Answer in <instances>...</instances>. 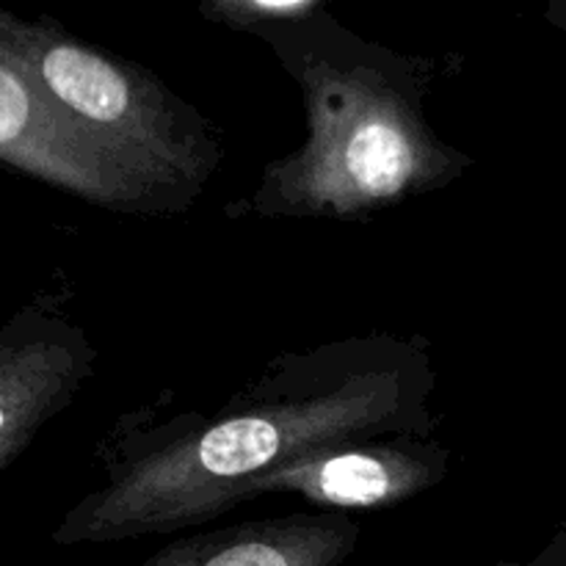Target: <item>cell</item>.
<instances>
[{"label":"cell","instance_id":"6da1fadb","mask_svg":"<svg viewBox=\"0 0 566 566\" xmlns=\"http://www.w3.org/2000/svg\"><path fill=\"white\" fill-rule=\"evenodd\" d=\"M429 343L363 335L280 354L210 418L182 420L66 512L55 545H99L210 523L310 453L376 437H434Z\"/></svg>","mask_w":566,"mask_h":566},{"label":"cell","instance_id":"7a4b0ae2","mask_svg":"<svg viewBox=\"0 0 566 566\" xmlns=\"http://www.w3.org/2000/svg\"><path fill=\"white\" fill-rule=\"evenodd\" d=\"M260 33L302 88L307 138L265 166L232 216L363 221L451 186L473 166L426 119L429 75L420 61L326 22L276 20Z\"/></svg>","mask_w":566,"mask_h":566},{"label":"cell","instance_id":"3957f363","mask_svg":"<svg viewBox=\"0 0 566 566\" xmlns=\"http://www.w3.org/2000/svg\"><path fill=\"white\" fill-rule=\"evenodd\" d=\"M0 31L20 44L42 86L70 108L116 158L186 210L219 169V130L136 61L99 50L50 20L0 14Z\"/></svg>","mask_w":566,"mask_h":566},{"label":"cell","instance_id":"277c9868","mask_svg":"<svg viewBox=\"0 0 566 566\" xmlns=\"http://www.w3.org/2000/svg\"><path fill=\"white\" fill-rule=\"evenodd\" d=\"M0 160L22 175L116 213H175L33 75L0 31Z\"/></svg>","mask_w":566,"mask_h":566},{"label":"cell","instance_id":"5b68a950","mask_svg":"<svg viewBox=\"0 0 566 566\" xmlns=\"http://www.w3.org/2000/svg\"><path fill=\"white\" fill-rule=\"evenodd\" d=\"M451 453L437 437L398 434L310 453L249 486L247 501L293 492L324 512L387 509L442 484Z\"/></svg>","mask_w":566,"mask_h":566},{"label":"cell","instance_id":"8992f818","mask_svg":"<svg viewBox=\"0 0 566 566\" xmlns=\"http://www.w3.org/2000/svg\"><path fill=\"white\" fill-rule=\"evenodd\" d=\"M86 332L33 310L17 315L0 340V470H9L39 429L92 376Z\"/></svg>","mask_w":566,"mask_h":566},{"label":"cell","instance_id":"52a82bcc","mask_svg":"<svg viewBox=\"0 0 566 566\" xmlns=\"http://www.w3.org/2000/svg\"><path fill=\"white\" fill-rule=\"evenodd\" d=\"M359 536L348 512H298L180 536L138 566H340Z\"/></svg>","mask_w":566,"mask_h":566},{"label":"cell","instance_id":"ba28073f","mask_svg":"<svg viewBox=\"0 0 566 566\" xmlns=\"http://www.w3.org/2000/svg\"><path fill=\"white\" fill-rule=\"evenodd\" d=\"M199 3L213 9L227 22L260 28L265 22L291 20L293 11L307 9L313 0H199Z\"/></svg>","mask_w":566,"mask_h":566},{"label":"cell","instance_id":"9c48e42d","mask_svg":"<svg viewBox=\"0 0 566 566\" xmlns=\"http://www.w3.org/2000/svg\"><path fill=\"white\" fill-rule=\"evenodd\" d=\"M486 566H566V531L556 536L539 556H534L531 562H497Z\"/></svg>","mask_w":566,"mask_h":566}]
</instances>
